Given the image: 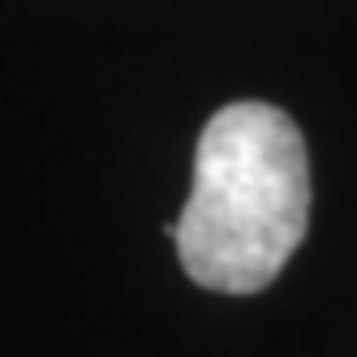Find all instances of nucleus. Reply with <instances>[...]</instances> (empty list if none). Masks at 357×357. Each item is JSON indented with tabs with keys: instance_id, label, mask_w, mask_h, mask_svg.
Instances as JSON below:
<instances>
[{
	"instance_id": "1",
	"label": "nucleus",
	"mask_w": 357,
	"mask_h": 357,
	"mask_svg": "<svg viewBox=\"0 0 357 357\" xmlns=\"http://www.w3.org/2000/svg\"><path fill=\"white\" fill-rule=\"evenodd\" d=\"M310 228V160L289 112L220 108L194 151V185L176 220V254L211 293H263Z\"/></svg>"
}]
</instances>
